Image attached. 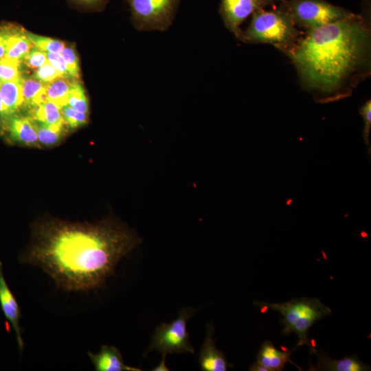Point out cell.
Masks as SVG:
<instances>
[{"label":"cell","mask_w":371,"mask_h":371,"mask_svg":"<svg viewBox=\"0 0 371 371\" xmlns=\"http://www.w3.org/2000/svg\"><path fill=\"white\" fill-rule=\"evenodd\" d=\"M141 243L111 218L93 224L47 221L35 225L20 262L41 268L58 289L88 291L104 286L119 261Z\"/></svg>","instance_id":"1"},{"label":"cell","mask_w":371,"mask_h":371,"mask_svg":"<svg viewBox=\"0 0 371 371\" xmlns=\"http://www.w3.org/2000/svg\"><path fill=\"white\" fill-rule=\"evenodd\" d=\"M285 54L317 101L337 100L370 74V30L355 15L308 30Z\"/></svg>","instance_id":"2"},{"label":"cell","mask_w":371,"mask_h":371,"mask_svg":"<svg viewBox=\"0 0 371 371\" xmlns=\"http://www.w3.org/2000/svg\"><path fill=\"white\" fill-rule=\"evenodd\" d=\"M289 12L265 10L262 7L253 14L249 26L238 38L248 43L271 44L286 53L300 37Z\"/></svg>","instance_id":"3"},{"label":"cell","mask_w":371,"mask_h":371,"mask_svg":"<svg viewBox=\"0 0 371 371\" xmlns=\"http://www.w3.org/2000/svg\"><path fill=\"white\" fill-rule=\"evenodd\" d=\"M261 308H270L282 315L280 323L284 326L282 334H297L299 341L295 348L306 345L310 353L317 351L308 337L311 327L317 321L330 315V308L317 298L301 297L282 303L254 302Z\"/></svg>","instance_id":"4"},{"label":"cell","mask_w":371,"mask_h":371,"mask_svg":"<svg viewBox=\"0 0 371 371\" xmlns=\"http://www.w3.org/2000/svg\"><path fill=\"white\" fill-rule=\"evenodd\" d=\"M135 27L165 31L172 25L181 0H126Z\"/></svg>","instance_id":"5"},{"label":"cell","mask_w":371,"mask_h":371,"mask_svg":"<svg viewBox=\"0 0 371 371\" xmlns=\"http://www.w3.org/2000/svg\"><path fill=\"white\" fill-rule=\"evenodd\" d=\"M195 312L196 309L192 307L184 308L181 310L176 319L169 324L163 323L158 326L146 354L151 350H157L162 356L171 353H194L186 326L187 322Z\"/></svg>","instance_id":"6"},{"label":"cell","mask_w":371,"mask_h":371,"mask_svg":"<svg viewBox=\"0 0 371 371\" xmlns=\"http://www.w3.org/2000/svg\"><path fill=\"white\" fill-rule=\"evenodd\" d=\"M288 12L295 25L307 30L356 15L322 0H293L289 4Z\"/></svg>","instance_id":"7"},{"label":"cell","mask_w":371,"mask_h":371,"mask_svg":"<svg viewBox=\"0 0 371 371\" xmlns=\"http://www.w3.org/2000/svg\"><path fill=\"white\" fill-rule=\"evenodd\" d=\"M260 7V0H221L219 12L225 27L238 38L240 25Z\"/></svg>","instance_id":"8"},{"label":"cell","mask_w":371,"mask_h":371,"mask_svg":"<svg viewBox=\"0 0 371 371\" xmlns=\"http://www.w3.org/2000/svg\"><path fill=\"white\" fill-rule=\"evenodd\" d=\"M0 306L6 319L14 330L19 348L22 352L23 340L20 326L21 310L17 301L8 286L3 272V265L0 260Z\"/></svg>","instance_id":"9"},{"label":"cell","mask_w":371,"mask_h":371,"mask_svg":"<svg viewBox=\"0 0 371 371\" xmlns=\"http://www.w3.org/2000/svg\"><path fill=\"white\" fill-rule=\"evenodd\" d=\"M5 39V52L3 56L12 60L23 61L34 45L23 27L14 24L0 26Z\"/></svg>","instance_id":"10"},{"label":"cell","mask_w":371,"mask_h":371,"mask_svg":"<svg viewBox=\"0 0 371 371\" xmlns=\"http://www.w3.org/2000/svg\"><path fill=\"white\" fill-rule=\"evenodd\" d=\"M213 327L207 325V335L201 348L199 362L203 371H226L229 363L223 352L218 350L212 339Z\"/></svg>","instance_id":"11"},{"label":"cell","mask_w":371,"mask_h":371,"mask_svg":"<svg viewBox=\"0 0 371 371\" xmlns=\"http://www.w3.org/2000/svg\"><path fill=\"white\" fill-rule=\"evenodd\" d=\"M88 356L97 371H141L126 365L121 352L113 346L103 345L98 353L89 352Z\"/></svg>","instance_id":"12"},{"label":"cell","mask_w":371,"mask_h":371,"mask_svg":"<svg viewBox=\"0 0 371 371\" xmlns=\"http://www.w3.org/2000/svg\"><path fill=\"white\" fill-rule=\"evenodd\" d=\"M317 362L309 367V370L324 371H367L370 367L361 361L357 355L345 357L343 359H333L325 352L316 351Z\"/></svg>","instance_id":"13"},{"label":"cell","mask_w":371,"mask_h":371,"mask_svg":"<svg viewBox=\"0 0 371 371\" xmlns=\"http://www.w3.org/2000/svg\"><path fill=\"white\" fill-rule=\"evenodd\" d=\"M293 350H280L271 341H265L258 355L257 361L266 368L268 371H280L284 368L287 362L297 366L290 359Z\"/></svg>","instance_id":"14"},{"label":"cell","mask_w":371,"mask_h":371,"mask_svg":"<svg viewBox=\"0 0 371 371\" xmlns=\"http://www.w3.org/2000/svg\"><path fill=\"white\" fill-rule=\"evenodd\" d=\"M7 125L13 140L27 145L34 144L37 142L35 123L30 117L13 115L8 119Z\"/></svg>","instance_id":"15"},{"label":"cell","mask_w":371,"mask_h":371,"mask_svg":"<svg viewBox=\"0 0 371 371\" xmlns=\"http://www.w3.org/2000/svg\"><path fill=\"white\" fill-rule=\"evenodd\" d=\"M23 78L3 82L0 86V94L8 115L10 117L23 106Z\"/></svg>","instance_id":"16"},{"label":"cell","mask_w":371,"mask_h":371,"mask_svg":"<svg viewBox=\"0 0 371 371\" xmlns=\"http://www.w3.org/2000/svg\"><path fill=\"white\" fill-rule=\"evenodd\" d=\"M29 109L30 117L33 120L49 125L63 126L65 124L61 109L52 101L46 100L43 103Z\"/></svg>","instance_id":"17"},{"label":"cell","mask_w":371,"mask_h":371,"mask_svg":"<svg viewBox=\"0 0 371 371\" xmlns=\"http://www.w3.org/2000/svg\"><path fill=\"white\" fill-rule=\"evenodd\" d=\"M23 106L28 108L43 103L47 100L46 84L33 78H23Z\"/></svg>","instance_id":"18"},{"label":"cell","mask_w":371,"mask_h":371,"mask_svg":"<svg viewBox=\"0 0 371 371\" xmlns=\"http://www.w3.org/2000/svg\"><path fill=\"white\" fill-rule=\"evenodd\" d=\"M71 80L65 77H58L46 84L47 100L56 104L60 109L67 104Z\"/></svg>","instance_id":"19"},{"label":"cell","mask_w":371,"mask_h":371,"mask_svg":"<svg viewBox=\"0 0 371 371\" xmlns=\"http://www.w3.org/2000/svg\"><path fill=\"white\" fill-rule=\"evenodd\" d=\"M67 104L76 111L87 114L89 113V101L85 89L78 80H71Z\"/></svg>","instance_id":"20"},{"label":"cell","mask_w":371,"mask_h":371,"mask_svg":"<svg viewBox=\"0 0 371 371\" xmlns=\"http://www.w3.org/2000/svg\"><path fill=\"white\" fill-rule=\"evenodd\" d=\"M38 140L45 145H53L58 142L62 134L63 126L49 125L42 122L35 124Z\"/></svg>","instance_id":"21"},{"label":"cell","mask_w":371,"mask_h":371,"mask_svg":"<svg viewBox=\"0 0 371 371\" xmlns=\"http://www.w3.org/2000/svg\"><path fill=\"white\" fill-rule=\"evenodd\" d=\"M27 36L34 47L49 53L60 54L65 47V44L61 41L45 37L27 32Z\"/></svg>","instance_id":"22"},{"label":"cell","mask_w":371,"mask_h":371,"mask_svg":"<svg viewBox=\"0 0 371 371\" xmlns=\"http://www.w3.org/2000/svg\"><path fill=\"white\" fill-rule=\"evenodd\" d=\"M21 62L3 56L0 58V79L2 82L14 80L21 77Z\"/></svg>","instance_id":"23"},{"label":"cell","mask_w":371,"mask_h":371,"mask_svg":"<svg viewBox=\"0 0 371 371\" xmlns=\"http://www.w3.org/2000/svg\"><path fill=\"white\" fill-rule=\"evenodd\" d=\"M60 55L64 59L71 80H78L80 77L79 60L74 47L65 46Z\"/></svg>","instance_id":"24"},{"label":"cell","mask_w":371,"mask_h":371,"mask_svg":"<svg viewBox=\"0 0 371 371\" xmlns=\"http://www.w3.org/2000/svg\"><path fill=\"white\" fill-rule=\"evenodd\" d=\"M61 113L65 123L72 128L85 124L87 121V113L76 111L69 104L61 108Z\"/></svg>","instance_id":"25"},{"label":"cell","mask_w":371,"mask_h":371,"mask_svg":"<svg viewBox=\"0 0 371 371\" xmlns=\"http://www.w3.org/2000/svg\"><path fill=\"white\" fill-rule=\"evenodd\" d=\"M61 76L60 73L49 63V61L36 69L32 74L33 78L44 84H47Z\"/></svg>","instance_id":"26"},{"label":"cell","mask_w":371,"mask_h":371,"mask_svg":"<svg viewBox=\"0 0 371 371\" xmlns=\"http://www.w3.org/2000/svg\"><path fill=\"white\" fill-rule=\"evenodd\" d=\"M23 61L27 67L36 69L48 61L47 52L34 46L30 49Z\"/></svg>","instance_id":"27"},{"label":"cell","mask_w":371,"mask_h":371,"mask_svg":"<svg viewBox=\"0 0 371 371\" xmlns=\"http://www.w3.org/2000/svg\"><path fill=\"white\" fill-rule=\"evenodd\" d=\"M359 111L364 122L363 137L366 142V144L369 146V135L371 126V100H368L366 101L359 108Z\"/></svg>","instance_id":"28"},{"label":"cell","mask_w":371,"mask_h":371,"mask_svg":"<svg viewBox=\"0 0 371 371\" xmlns=\"http://www.w3.org/2000/svg\"><path fill=\"white\" fill-rule=\"evenodd\" d=\"M47 57L49 63L63 77L70 79L67 65L60 54L47 52Z\"/></svg>","instance_id":"29"},{"label":"cell","mask_w":371,"mask_h":371,"mask_svg":"<svg viewBox=\"0 0 371 371\" xmlns=\"http://www.w3.org/2000/svg\"><path fill=\"white\" fill-rule=\"evenodd\" d=\"M79 6L93 10L102 8L109 0H71Z\"/></svg>","instance_id":"30"},{"label":"cell","mask_w":371,"mask_h":371,"mask_svg":"<svg viewBox=\"0 0 371 371\" xmlns=\"http://www.w3.org/2000/svg\"><path fill=\"white\" fill-rule=\"evenodd\" d=\"M5 52V39L3 34L0 29V58L3 57Z\"/></svg>","instance_id":"31"},{"label":"cell","mask_w":371,"mask_h":371,"mask_svg":"<svg viewBox=\"0 0 371 371\" xmlns=\"http://www.w3.org/2000/svg\"><path fill=\"white\" fill-rule=\"evenodd\" d=\"M0 117L3 119L8 120L10 116L8 114L5 105L2 101L1 94H0Z\"/></svg>","instance_id":"32"},{"label":"cell","mask_w":371,"mask_h":371,"mask_svg":"<svg viewBox=\"0 0 371 371\" xmlns=\"http://www.w3.org/2000/svg\"><path fill=\"white\" fill-rule=\"evenodd\" d=\"M249 370L251 371H268L266 368H265L258 361L253 363Z\"/></svg>","instance_id":"33"},{"label":"cell","mask_w":371,"mask_h":371,"mask_svg":"<svg viewBox=\"0 0 371 371\" xmlns=\"http://www.w3.org/2000/svg\"><path fill=\"white\" fill-rule=\"evenodd\" d=\"M165 359H166V356H162V359H161V363L156 368H155L153 370L155 371L168 370L169 369L166 366V364H165Z\"/></svg>","instance_id":"34"},{"label":"cell","mask_w":371,"mask_h":371,"mask_svg":"<svg viewBox=\"0 0 371 371\" xmlns=\"http://www.w3.org/2000/svg\"><path fill=\"white\" fill-rule=\"evenodd\" d=\"M260 1L262 3V5H264L265 3H268L271 0H260Z\"/></svg>","instance_id":"35"},{"label":"cell","mask_w":371,"mask_h":371,"mask_svg":"<svg viewBox=\"0 0 371 371\" xmlns=\"http://www.w3.org/2000/svg\"><path fill=\"white\" fill-rule=\"evenodd\" d=\"M2 82H2L1 80L0 79V86H1V85Z\"/></svg>","instance_id":"36"}]
</instances>
